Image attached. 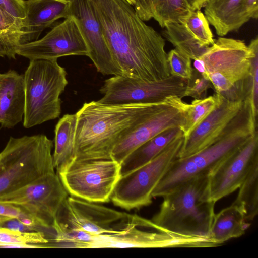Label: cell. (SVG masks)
<instances>
[{
  "label": "cell",
  "instance_id": "cell-1",
  "mask_svg": "<svg viewBox=\"0 0 258 258\" xmlns=\"http://www.w3.org/2000/svg\"><path fill=\"white\" fill-rule=\"evenodd\" d=\"M124 76L146 81L170 76L165 42L127 0H87Z\"/></svg>",
  "mask_w": 258,
  "mask_h": 258
},
{
  "label": "cell",
  "instance_id": "cell-2",
  "mask_svg": "<svg viewBox=\"0 0 258 258\" xmlns=\"http://www.w3.org/2000/svg\"><path fill=\"white\" fill-rule=\"evenodd\" d=\"M172 96L150 104L108 105L92 101L76 112L75 159H111L115 146L136 127L164 107Z\"/></svg>",
  "mask_w": 258,
  "mask_h": 258
},
{
  "label": "cell",
  "instance_id": "cell-3",
  "mask_svg": "<svg viewBox=\"0 0 258 258\" xmlns=\"http://www.w3.org/2000/svg\"><path fill=\"white\" fill-rule=\"evenodd\" d=\"M250 103L241 108L213 144L190 156L177 158L157 185L153 197H163L182 183L197 177L208 176L224 159L246 143L257 131L256 119Z\"/></svg>",
  "mask_w": 258,
  "mask_h": 258
},
{
  "label": "cell",
  "instance_id": "cell-4",
  "mask_svg": "<svg viewBox=\"0 0 258 258\" xmlns=\"http://www.w3.org/2000/svg\"><path fill=\"white\" fill-rule=\"evenodd\" d=\"M257 53V37L247 45L243 40L223 36L198 58L204 69L203 76L216 93L230 101H243L250 96L252 60Z\"/></svg>",
  "mask_w": 258,
  "mask_h": 258
},
{
  "label": "cell",
  "instance_id": "cell-5",
  "mask_svg": "<svg viewBox=\"0 0 258 258\" xmlns=\"http://www.w3.org/2000/svg\"><path fill=\"white\" fill-rule=\"evenodd\" d=\"M207 180L208 176L192 178L163 196L159 211L151 220L155 230L209 239L215 203L203 199Z\"/></svg>",
  "mask_w": 258,
  "mask_h": 258
},
{
  "label": "cell",
  "instance_id": "cell-6",
  "mask_svg": "<svg viewBox=\"0 0 258 258\" xmlns=\"http://www.w3.org/2000/svg\"><path fill=\"white\" fill-rule=\"evenodd\" d=\"M53 142L40 134L10 137L0 152V197L54 172Z\"/></svg>",
  "mask_w": 258,
  "mask_h": 258
},
{
  "label": "cell",
  "instance_id": "cell-7",
  "mask_svg": "<svg viewBox=\"0 0 258 258\" xmlns=\"http://www.w3.org/2000/svg\"><path fill=\"white\" fill-rule=\"evenodd\" d=\"M23 126L29 128L59 117L67 72L57 59L30 60L24 75Z\"/></svg>",
  "mask_w": 258,
  "mask_h": 258
},
{
  "label": "cell",
  "instance_id": "cell-8",
  "mask_svg": "<svg viewBox=\"0 0 258 258\" xmlns=\"http://www.w3.org/2000/svg\"><path fill=\"white\" fill-rule=\"evenodd\" d=\"M120 164L112 159H78L56 169L64 188L72 197L94 203H107L121 177Z\"/></svg>",
  "mask_w": 258,
  "mask_h": 258
},
{
  "label": "cell",
  "instance_id": "cell-9",
  "mask_svg": "<svg viewBox=\"0 0 258 258\" xmlns=\"http://www.w3.org/2000/svg\"><path fill=\"white\" fill-rule=\"evenodd\" d=\"M183 141L182 134L152 160L121 175L111 197L114 205L127 211L150 205L154 190L178 158Z\"/></svg>",
  "mask_w": 258,
  "mask_h": 258
},
{
  "label": "cell",
  "instance_id": "cell-10",
  "mask_svg": "<svg viewBox=\"0 0 258 258\" xmlns=\"http://www.w3.org/2000/svg\"><path fill=\"white\" fill-rule=\"evenodd\" d=\"M68 194L55 172L0 197V202L19 207L37 226L52 229Z\"/></svg>",
  "mask_w": 258,
  "mask_h": 258
},
{
  "label": "cell",
  "instance_id": "cell-11",
  "mask_svg": "<svg viewBox=\"0 0 258 258\" xmlns=\"http://www.w3.org/2000/svg\"><path fill=\"white\" fill-rule=\"evenodd\" d=\"M188 79L170 75L164 79L146 81L124 76L106 80L100 89L103 96L97 101L108 105L155 103L170 96L186 97Z\"/></svg>",
  "mask_w": 258,
  "mask_h": 258
},
{
  "label": "cell",
  "instance_id": "cell-12",
  "mask_svg": "<svg viewBox=\"0 0 258 258\" xmlns=\"http://www.w3.org/2000/svg\"><path fill=\"white\" fill-rule=\"evenodd\" d=\"M257 167V132L246 143L224 159L209 174L203 200L216 203L232 194Z\"/></svg>",
  "mask_w": 258,
  "mask_h": 258
},
{
  "label": "cell",
  "instance_id": "cell-13",
  "mask_svg": "<svg viewBox=\"0 0 258 258\" xmlns=\"http://www.w3.org/2000/svg\"><path fill=\"white\" fill-rule=\"evenodd\" d=\"M16 52L30 60L88 55V50L78 24L72 16L55 25L42 38L20 44Z\"/></svg>",
  "mask_w": 258,
  "mask_h": 258
},
{
  "label": "cell",
  "instance_id": "cell-14",
  "mask_svg": "<svg viewBox=\"0 0 258 258\" xmlns=\"http://www.w3.org/2000/svg\"><path fill=\"white\" fill-rule=\"evenodd\" d=\"M117 233L96 234L94 240L84 248H170L211 247L213 243L208 239L189 237L164 232H150L139 229L125 223Z\"/></svg>",
  "mask_w": 258,
  "mask_h": 258
},
{
  "label": "cell",
  "instance_id": "cell-15",
  "mask_svg": "<svg viewBox=\"0 0 258 258\" xmlns=\"http://www.w3.org/2000/svg\"><path fill=\"white\" fill-rule=\"evenodd\" d=\"M70 16L76 20L88 50V57L104 75L123 76L114 60L97 18L87 0H69Z\"/></svg>",
  "mask_w": 258,
  "mask_h": 258
},
{
  "label": "cell",
  "instance_id": "cell-16",
  "mask_svg": "<svg viewBox=\"0 0 258 258\" xmlns=\"http://www.w3.org/2000/svg\"><path fill=\"white\" fill-rule=\"evenodd\" d=\"M187 103L173 96L164 107L153 114L123 138L114 148L111 159L121 164L133 151L164 131L183 124Z\"/></svg>",
  "mask_w": 258,
  "mask_h": 258
},
{
  "label": "cell",
  "instance_id": "cell-17",
  "mask_svg": "<svg viewBox=\"0 0 258 258\" xmlns=\"http://www.w3.org/2000/svg\"><path fill=\"white\" fill-rule=\"evenodd\" d=\"M128 214L73 197H68L57 219L69 227L94 234L117 233L121 231L110 227L124 220Z\"/></svg>",
  "mask_w": 258,
  "mask_h": 258
},
{
  "label": "cell",
  "instance_id": "cell-18",
  "mask_svg": "<svg viewBox=\"0 0 258 258\" xmlns=\"http://www.w3.org/2000/svg\"><path fill=\"white\" fill-rule=\"evenodd\" d=\"M243 102L230 101L220 95L216 108L187 137L184 138L178 158L195 154L218 140L240 110Z\"/></svg>",
  "mask_w": 258,
  "mask_h": 258
},
{
  "label": "cell",
  "instance_id": "cell-19",
  "mask_svg": "<svg viewBox=\"0 0 258 258\" xmlns=\"http://www.w3.org/2000/svg\"><path fill=\"white\" fill-rule=\"evenodd\" d=\"M24 4L26 17L21 44L37 40L57 20L70 16L69 0H24Z\"/></svg>",
  "mask_w": 258,
  "mask_h": 258
},
{
  "label": "cell",
  "instance_id": "cell-20",
  "mask_svg": "<svg viewBox=\"0 0 258 258\" xmlns=\"http://www.w3.org/2000/svg\"><path fill=\"white\" fill-rule=\"evenodd\" d=\"M25 109L24 75L14 70L0 73V124L12 128L23 119Z\"/></svg>",
  "mask_w": 258,
  "mask_h": 258
},
{
  "label": "cell",
  "instance_id": "cell-21",
  "mask_svg": "<svg viewBox=\"0 0 258 258\" xmlns=\"http://www.w3.org/2000/svg\"><path fill=\"white\" fill-rule=\"evenodd\" d=\"M204 7L209 23L220 37L237 31L250 19L244 0H208Z\"/></svg>",
  "mask_w": 258,
  "mask_h": 258
},
{
  "label": "cell",
  "instance_id": "cell-22",
  "mask_svg": "<svg viewBox=\"0 0 258 258\" xmlns=\"http://www.w3.org/2000/svg\"><path fill=\"white\" fill-rule=\"evenodd\" d=\"M250 225L241 210L233 203L215 214L209 238L218 246L231 239L244 235Z\"/></svg>",
  "mask_w": 258,
  "mask_h": 258
},
{
  "label": "cell",
  "instance_id": "cell-23",
  "mask_svg": "<svg viewBox=\"0 0 258 258\" xmlns=\"http://www.w3.org/2000/svg\"><path fill=\"white\" fill-rule=\"evenodd\" d=\"M183 134L179 127L167 129L147 141L130 154L120 164L121 175L126 174L148 163L177 137Z\"/></svg>",
  "mask_w": 258,
  "mask_h": 258
},
{
  "label": "cell",
  "instance_id": "cell-24",
  "mask_svg": "<svg viewBox=\"0 0 258 258\" xmlns=\"http://www.w3.org/2000/svg\"><path fill=\"white\" fill-rule=\"evenodd\" d=\"M76 123V114H67L59 120L55 126V147L52 157L53 165L56 169L75 158Z\"/></svg>",
  "mask_w": 258,
  "mask_h": 258
},
{
  "label": "cell",
  "instance_id": "cell-25",
  "mask_svg": "<svg viewBox=\"0 0 258 258\" xmlns=\"http://www.w3.org/2000/svg\"><path fill=\"white\" fill-rule=\"evenodd\" d=\"M164 27L163 34L166 39L175 49L191 59L201 57L209 47L201 46L181 23L169 22Z\"/></svg>",
  "mask_w": 258,
  "mask_h": 258
},
{
  "label": "cell",
  "instance_id": "cell-26",
  "mask_svg": "<svg viewBox=\"0 0 258 258\" xmlns=\"http://www.w3.org/2000/svg\"><path fill=\"white\" fill-rule=\"evenodd\" d=\"M23 36V23L0 6V56L16 59Z\"/></svg>",
  "mask_w": 258,
  "mask_h": 258
},
{
  "label": "cell",
  "instance_id": "cell-27",
  "mask_svg": "<svg viewBox=\"0 0 258 258\" xmlns=\"http://www.w3.org/2000/svg\"><path fill=\"white\" fill-rule=\"evenodd\" d=\"M220 95L215 92L212 96L203 99H195L187 104L184 113V120L180 127L184 138L187 137L216 108L219 102Z\"/></svg>",
  "mask_w": 258,
  "mask_h": 258
},
{
  "label": "cell",
  "instance_id": "cell-28",
  "mask_svg": "<svg viewBox=\"0 0 258 258\" xmlns=\"http://www.w3.org/2000/svg\"><path fill=\"white\" fill-rule=\"evenodd\" d=\"M153 18L161 27L169 22L181 23L194 10L187 0H150Z\"/></svg>",
  "mask_w": 258,
  "mask_h": 258
},
{
  "label": "cell",
  "instance_id": "cell-29",
  "mask_svg": "<svg viewBox=\"0 0 258 258\" xmlns=\"http://www.w3.org/2000/svg\"><path fill=\"white\" fill-rule=\"evenodd\" d=\"M238 188L233 203L241 210L247 221H253L258 214V167L252 171Z\"/></svg>",
  "mask_w": 258,
  "mask_h": 258
},
{
  "label": "cell",
  "instance_id": "cell-30",
  "mask_svg": "<svg viewBox=\"0 0 258 258\" xmlns=\"http://www.w3.org/2000/svg\"><path fill=\"white\" fill-rule=\"evenodd\" d=\"M181 24L201 46L208 47L214 43L209 22L200 10L191 11Z\"/></svg>",
  "mask_w": 258,
  "mask_h": 258
},
{
  "label": "cell",
  "instance_id": "cell-31",
  "mask_svg": "<svg viewBox=\"0 0 258 258\" xmlns=\"http://www.w3.org/2000/svg\"><path fill=\"white\" fill-rule=\"evenodd\" d=\"M49 242L40 231H23L0 227V243L6 244H45Z\"/></svg>",
  "mask_w": 258,
  "mask_h": 258
},
{
  "label": "cell",
  "instance_id": "cell-32",
  "mask_svg": "<svg viewBox=\"0 0 258 258\" xmlns=\"http://www.w3.org/2000/svg\"><path fill=\"white\" fill-rule=\"evenodd\" d=\"M167 62L170 75L189 79L192 75L191 59L176 49L167 53Z\"/></svg>",
  "mask_w": 258,
  "mask_h": 258
},
{
  "label": "cell",
  "instance_id": "cell-33",
  "mask_svg": "<svg viewBox=\"0 0 258 258\" xmlns=\"http://www.w3.org/2000/svg\"><path fill=\"white\" fill-rule=\"evenodd\" d=\"M213 88V86L208 79L204 78L195 69L191 77L188 79L186 96H190L195 99H200L206 97L207 90Z\"/></svg>",
  "mask_w": 258,
  "mask_h": 258
},
{
  "label": "cell",
  "instance_id": "cell-34",
  "mask_svg": "<svg viewBox=\"0 0 258 258\" xmlns=\"http://www.w3.org/2000/svg\"><path fill=\"white\" fill-rule=\"evenodd\" d=\"M252 86L249 98L253 114L257 118L258 96V53L252 59L251 66Z\"/></svg>",
  "mask_w": 258,
  "mask_h": 258
},
{
  "label": "cell",
  "instance_id": "cell-35",
  "mask_svg": "<svg viewBox=\"0 0 258 258\" xmlns=\"http://www.w3.org/2000/svg\"><path fill=\"white\" fill-rule=\"evenodd\" d=\"M0 6L23 23L26 17L24 0H0Z\"/></svg>",
  "mask_w": 258,
  "mask_h": 258
},
{
  "label": "cell",
  "instance_id": "cell-36",
  "mask_svg": "<svg viewBox=\"0 0 258 258\" xmlns=\"http://www.w3.org/2000/svg\"><path fill=\"white\" fill-rule=\"evenodd\" d=\"M133 7L139 17L144 21L153 18L150 0H134Z\"/></svg>",
  "mask_w": 258,
  "mask_h": 258
},
{
  "label": "cell",
  "instance_id": "cell-37",
  "mask_svg": "<svg viewBox=\"0 0 258 258\" xmlns=\"http://www.w3.org/2000/svg\"><path fill=\"white\" fill-rule=\"evenodd\" d=\"M0 216L19 220L29 217L19 207L9 203L0 202Z\"/></svg>",
  "mask_w": 258,
  "mask_h": 258
},
{
  "label": "cell",
  "instance_id": "cell-38",
  "mask_svg": "<svg viewBox=\"0 0 258 258\" xmlns=\"http://www.w3.org/2000/svg\"><path fill=\"white\" fill-rule=\"evenodd\" d=\"M258 0H244L245 6L250 19H257L258 16Z\"/></svg>",
  "mask_w": 258,
  "mask_h": 258
},
{
  "label": "cell",
  "instance_id": "cell-39",
  "mask_svg": "<svg viewBox=\"0 0 258 258\" xmlns=\"http://www.w3.org/2000/svg\"><path fill=\"white\" fill-rule=\"evenodd\" d=\"M208 0H187L189 5L194 11L201 10Z\"/></svg>",
  "mask_w": 258,
  "mask_h": 258
},
{
  "label": "cell",
  "instance_id": "cell-40",
  "mask_svg": "<svg viewBox=\"0 0 258 258\" xmlns=\"http://www.w3.org/2000/svg\"><path fill=\"white\" fill-rule=\"evenodd\" d=\"M11 219H12L7 217L0 216V227L3 226L8 221Z\"/></svg>",
  "mask_w": 258,
  "mask_h": 258
},
{
  "label": "cell",
  "instance_id": "cell-41",
  "mask_svg": "<svg viewBox=\"0 0 258 258\" xmlns=\"http://www.w3.org/2000/svg\"><path fill=\"white\" fill-rule=\"evenodd\" d=\"M127 1L130 3L131 5H132L133 6L134 5V0H127Z\"/></svg>",
  "mask_w": 258,
  "mask_h": 258
},
{
  "label": "cell",
  "instance_id": "cell-42",
  "mask_svg": "<svg viewBox=\"0 0 258 258\" xmlns=\"http://www.w3.org/2000/svg\"><path fill=\"white\" fill-rule=\"evenodd\" d=\"M5 244L0 243V248H2Z\"/></svg>",
  "mask_w": 258,
  "mask_h": 258
}]
</instances>
